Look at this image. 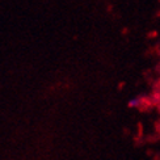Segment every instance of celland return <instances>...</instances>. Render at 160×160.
<instances>
[{
  "label": "cell",
  "instance_id": "1",
  "mask_svg": "<svg viewBox=\"0 0 160 160\" xmlns=\"http://www.w3.org/2000/svg\"><path fill=\"white\" fill-rule=\"evenodd\" d=\"M141 104H142V100L139 97H135V98H131L128 105L130 106V108H132V109H137V108L141 106Z\"/></svg>",
  "mask_w": 160,
  "mask_h": 160
}]
</instances>
